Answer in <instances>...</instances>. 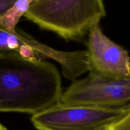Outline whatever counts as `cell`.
Returning a JSON list of instances; mask_svg holds the SVG:
<instances>
[{
	"mask_svg": "<svg viewBox=\"0 0 130 130\" xmlns=\"http://www.w3.org/2000/svg\"><path fill=\"white\" fill-rule=\"evenodd\" d=\"M0 130H8V129H6V128H5L3 124H1V123H0Z\"/></svg>",
	"mask_w": 130,
	"mask_h": 130,
	"instance_id": "obj_10",
	"label": "cell"
},
{
	"mask_svg": "<svg viewBox=\"0 0 130 130\" xmlns=\"http://www.w3.org/2000/svg\"><path fill=\"white\" fill-rule=\"evenodd\" d=\"M14 31L6 29L0 24V52H11V40Z\"/></svg>",
	"mask_w": 130,
	"mask_h": 130,
	"instance_id": "obj_8",
	"label": "cell"
},
{
	"mask_svg": "<svg viewBox=\"0 0 130 130\" xmlns=\"http://www.w3.org/2000/svg\"><path fill=\"white\" fill-rule=\"evenodd\" d=\"M105 15L101 0H32L24 16L69 41L89 34Z\"/></svg>",
	"mask_w": 130,
	"mask_h": 130,
	"instance_id": "obj_2",
	"label": "cell"
},
{
	"mask_svg": "<svg viewBox=\"0 0 130 130\" xmlns=\"http://www.w3.org/2000/svg\"><path fill=\"white\" fill-rule=\"evenodd\" d=\"M15 0H0V17L2 16L15 3Z\"/></svg>",
	"mask_w": 130,
	"mask_h": 130,
	"instance_id": "obj_9",
	"label": "cell"
},
{
	"mask_svg": "<svg viewBox=\"0 0 130 130\" xmlns=\"http://www.w3.org/2000/svg\"><path fill=\"white\" fill-rule=\"evenodd\" d=\"M32 0H18L3 15L0 17V24L6 29L14 31L22 16L29 8Z\"/></svg>",
	"mask_w": 130,
	"mask_h": 130,
	"instance_id": "obj_6",
	"label": "cell"
},
{
	"mask_svg": "<svg viewBox=\"0 0 130 130\" xmlns=\"http://www.w3.org/2000/svg\"><path fill=\"white\" fill-rule=\"evenodd\" d=\"M60 102L66 105L118 108L130 104V79H113L90 71L62 92Z\"/></svg>",
	"mask_w": 130,
	"mask_h": 130,
	"instance_id": "obj_4",
	"label": "cell"
},
{
	"mask_svg": "<svg viewBox=\"0 0 130 130\" xmlns=\"http://www.w3.org/2000/svg\"><path fill=\"white\" fill-rule=\"evenodd\" d=\"M102 130H130V104L126 105L125 112L118 120Z\"/></svg>",
	"mask_w": 130,
	"mask_h": 130,
	"instance_id": "obj_7",
	"label": "cell"
},
{
	"mask_svg": "<svg viewBox=\"0 0 130 130\" xmlns=\"http://www.w3.org/2000/svg\"><path fill=\"white\" fill-rule=\"evenodd\" d=\"M62 92L53 63L0 52V112L34 115L59 104Z\"/></svg>",
	"mask_w": 130,
	"mask_h": 130,
	"instance_id": "obj_1",
	"label": "cell"
},
{
	"mask_svg": "<svg viewBox=\"0 0 130 130\" xmlns=\"http://www.w3.org/2000/svg\"><path fill=\"white\" fill-rule=\"evenodd\" d=\"M87 52L90 71L110 78L130 79L129 53L107 38L99 24L89 33Z\"/></svg>",
	"mask_w": 130,
	"mask_h": 130,
	"instance_id": "obj_5",
	"label": "cell"
},
{
	"mask_svg": "<svg viewBox=\"0 0 130 130\" xmlns=\"http://www.w3.org/2000/svg\"><path fill=\"white\" fill-rule=\"evenodd\" d=\"M125 107H100L60 102L32 115L30 121L38 130H102L118 120L125 112Z\"/></svg>",
	"mask_w": 130,
	"mask_h": 130,
	"instance_id": "obj_3",
	"label": "cell"
}]
</instances>
